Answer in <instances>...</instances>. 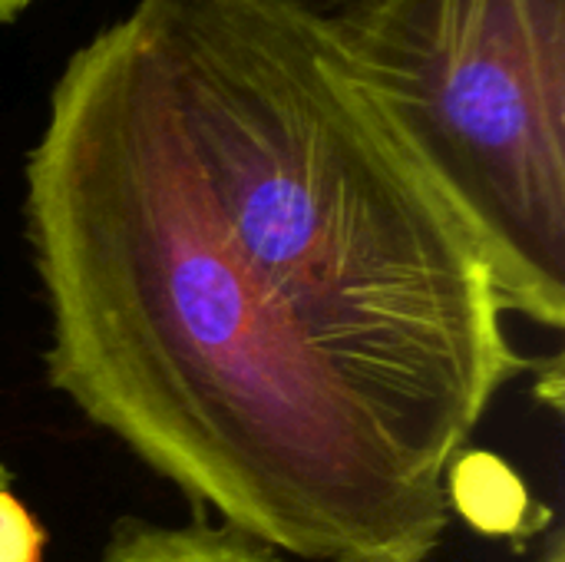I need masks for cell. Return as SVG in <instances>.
<instances>
[{"instance_id": "6da1fadb", "label": "cell", "mask_w": 565, "mask_h": 562, "mask_svg": "<svg viewBox=\"0 0 565 562\" xmlns=\"http://www.w3.org/2000/svg\"><path fill=\"white\" fill-rule=\"evenodd\" d=\"M23 212L46 381L86 421L271 553L430 562L530 361L331 33L139 0L56 79Z\"/></svg>"}, {"instance_id": "7a4b0ae2", "label": "cell", "mask_w": 565, "mask_h": 562, "mask_svg": "<svg viewBox=\"0 0 565 562\" xmlns=\"http://www.w3.org/2000/svg\"><path fill=\"white\" fill-rule=\"evenodd\" d=\"M331 36L507 311L563 331L565 0H374Z\"/></svg>"}, {"instance_id": "3957f363", "label": "cell", "mask_w": 565, "mask_h": 562, "mask_svg": "<svg viewBox=\"0 0 565 562\" xmlns=\"http://www.w3.org/2000/svg\"><path fill=\"white\" fill-rule=\"evenodd\" d=\"M99 562H281V556L205 520L185 527L122 520L103 547Z\"/></svg>"}, {"instance_id": "277c9868", "label": "cell", "mask_w": 565, "mask_h": 562, "mask_svg": "<svg viewBox=\"0 0 565 562\" xmlns=\"http://www.w3.org/2000/svg\"><path fill=\"white\" fill-rule=\"evenodd\" d=\"M46 533L13 494V474L0 464V562H43Z\"/></svg>"}, {"instance_id": "5b68a950", "label": "cell", "mask_w": 565, "mask_h": 562, "mask_svg": "<svg viewBox=\"0 0 565 562\" xmlns=\"http://www.w3.org/2000/svg\"><path fill=\"white\" fill-rule=\"evenodd\" d=\"M265 3L308 20V23L321 26L324 33H334L344 23H351L361 10H367L374 0H265Z\"/></svg>"}, {"instance_id": "8992f818", "label": "cell", "mask_w": 565, "mask_h": 562, "mask_svg": "<svg viewBox=\"0 0 565 562\" xmlns=\"http://www.w3.org/2000/svg\"><path fill=\"white\" fill-rule=\"evenodd\" d=\"M540 562H565V540L563 533H550L543 553H540Z\"/></svg>"}, {"instance_id": "52a82bcc", "label": "cell", "mask_w": 565, "mask_h": 562, "mask_svg": "<svg viewBox=\"0 0 565 562\" xmlns=\"http://www.w3.org/2000/svg\"><path fill=\"white\" fill-rule=\"evenodd\" d=\"M30 3H33V0H0V23H3V20H13V17H17L20 10H26Z\"/></svg>"}]
</instances>
